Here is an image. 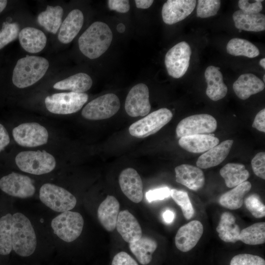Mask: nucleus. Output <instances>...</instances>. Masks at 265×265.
Masks as SVG:
<instances>
[{"mask_svg":"<svg viewBox=\"0 0 265 265\" xmlns=\"http://www.w3.org/2000/svg\"><path fill=\"white\" fill-rule=\"evenodd\" d=\"M49 67L46 58L26 55L17 61L13 71L12 82L19 88L29 87L41 79Z\"/></svg>","mask_w":265,"mask_h":265,"instance_id":"2","label":"nucleus"},{"mask_svg":"<svg viewBox=\"0 0 265 265\" xmlns=\"http://www.w3.org/2000/svg\"><path fill=\"white\" fill-rule=\"evenodd\" d=\"M251 188V184L245 181L222 194L219 199V203L227 209H238L242 206L243 198Z\"/></svg>","mask_w":265,"mask_h":265,"instance_id":"31","label":"nucleus"},{"mask_svg":"<svg viewBox=\"0 0 265 265\" xmlns=\"http://www.w3.org/2000/svg\"><path fill=\"white\" fill-rule=\"evenodd\" d=\"M263 0H240L238 5L240 10L251 13H259L263 9Z\"/></svg>","mask_w":265,"mask_h":265,"instance_id":"44","label":"nucleus"},{"mask_svg":"<svg viewBox=\"0 0 265 265\" xmlns=\"http://www.w3.org/2000/svg\"><path fill=\"white\" fill-rule=\"evenodd\" d=\"M119 209L118 201L111 195H107L99 205L97 211L98 218L101 225L107 231H113L115 229Z\"/></svg>","mask_w":265,"mask_h":265,"instance_id":"21","label":"nucleus"},{"mask_svg":"<svg viewBox=\"0 0 265 265\" xmlns=\"http://www.w3.org/2000/svg\"><path fill=\"white\" fill-rule=\"evenodd\" d=\"M172 117L173 114L169 109L160 108L132 124L129 128V132L135 137H146L158 132Z\"/></svg>","mask_w":265,"mask_h":265,"instance_id":"8","label":"nucleus"},{"mask_svg":"<svg viewBox=\"0 0 265 265\" xmlns=\"http://www.w3.org/2000/svg\"><path fill=\"white\" fill-rule=\"evenodd\" d=\"M10 142V138L4 127L0 124V152L2 151Z\"/></svg>","mask_w":265,"mask_h":265,"instance_id":"48","label":"nucleus"},{"mask_svg":"<svg viewBox=\"0 0 265 265\" xmlns=\"http://www.w3.org/2000/svg\"><path fill=\"white\" fill-rule=\"evenodd\" d=\"M107 4L110 10L119 13H127L130 9L129 1L127 0H109Z\"/></svg>","mask_w":265,"mask_h":265,"instance_id":"46","label":"nucleus"},{"mask_svg":"<svg viewBox=\"0 0 265 265\" xmlns=\"http://www.w3.org/2000/svg\"><path fill=\"white\" fill-rule=\"evenodd\" d=\"M7 3V1L5 0H0V13H1L5 8Z\"/></svg>","mask_w":265,"mask_h":265,"instance_id":"52","label":"nucleus"},{"mask_svg":"<svg viewBox=\"0 0 265 265\" xmlns=\"http://www.w3.org/2000/svg\"><path fill=\"white\" fill-rule=\"evenodd\" d=\"M238 31H239V32H241V30H239Z\"/></svg>","mask_w":265,"mask_h":265,"instance_id":"55","label":"nucleus"},{"mask_svg":"<svg viewBox=\"0 0 265 265\" xmlns=\"http://www.w3.org/2000/svg\"><path fill=\"white\" fill-rule=\"evenodd\" d=\"M233 143V140H226L209 149L199 157L197 166L207 169L219 164L228 155Z\"/></svg>","mask_w":265,"mask_h":265,"instance_id":"22","label":"nucleus"},{"mask_svg":"<svg viewBox=\"0 0 265 265\" xmlns=\"http://www.w3.org/2000/svg\"><path fill=\"white\" fill-rule=\"evenodd\" d=\"M263 80H264V82H265V75L263 76Z\"/></svg>","mask_w":265,"mask_h":265,"instance_id":"54","label":"nucleus"},{"mask_svg":"<svg viewBox=\"0 0 265 265\" xmlns=\"http://www.w3.org/2000/svg\"><path fill=\"white\" fill-rule=\"evenodd\" d=\"M41 202L52 210L64 212L73 209L77 204L76 197L63 187L46 183L39 190Z\"/></svg>","mask_w":265,"mask_h":265,"instance_id":"6","label":"nucleus"},{"mask_svg":"<svg viewBox=\"0 0 265 265\" xmlns=\"http://www.w3.org/2000/svg\"><path fill=\"white\" fill-rule=\"evenodd\" d=\"M117 30L119 33H123L125 30V26L122 23H120L117 26Z\"/></svg>","mask_w":265,"mask_h":265,"instance_id":"51","label":"nucleus"},{"mask_svg":"<svg viewBox=\"0 0 265 265\" xmlns=\"http://www.w3.org/2000/svg\"><path fill=\"white\" fill-rule=\"evenodd\" d=\"M174 213L170 210L165 211L162 215L164 221L167 223H170L173 222L174 218Z\"/></svg>","mask_w":265,"mask_h":265,"instance_id":"50","label":"nucleus"},{"mask_svg":"<svg viewBox=\"0 0 265 265\" xmlns=\"http://www.w3.org/2000/svg\"><path fill=\"white\" fill-rule=\"evenodd\" d=\"M15 141L20 146L36 147L48 142L49 133L47 129L39 123H26L19 125L12 131Z\"/></svg>","mask_w":265,"mask_h":265,"instance_id":"12","label":"nucleus"},{"mask_svg":"<svg viewBox=\"0 0 265 265\" xmlns=\"http://www.w3.org/2000/svg\"><path fill=\"white\" fill-rule=\"evenodd\" d=\"M260 65L263 68H265V58H263L260 61Z\"/></svg>","mask_w":265,"mask_h":265,"instance_id":"53","label":"nucleus"},{"mask_svg":"<svg viewBox=\"0 0 265 265\" xmlns=\"http://www.w3.org/2000/svg\"><path fill=\"white\" fill-rule=\"evenodd\" d=\"M120 107L118 97L114 94L107 93L88 103L81 111L82 116L89 120H103L115 115Z\"/></svg>","mask_w":265,"mask_h":265,"instance_id":"9","label":"nucleus"},{"mask_svg":"<svg viewBox=\"0 0 265 265\" xmlns=\"http://www.w3.org/2000/svg\"><path fill=\"white\" fill-rule=\"evenodd\" d=\"M170 196L181 207L185 218L187 220L190 219L193 216L194 211L187 193L172 189L170 190Z\"/></svg>","mask_w":265,"mask_h":265,"instance_id":"37","label":"nucleus"},{"mask_svg":"<svg viewBox=\"0 0 265 265\" xmlns=\"http://www.w3.org/2000/svg\"><path fill=\"white\" fill-rule=\"evenodd\" d=\"M63 9L59 5H48L37 16V22L47 31L55 34L62 24Z\"/></svg>","mask_w":265,"mask_h":265,"instance_id":"32","label":"nucleus"},{"mask_svg":"<svg viewBox=\"0 0 265 265\" xmlns=\"http://www.w3.org/2000/svg\"><path fill=\"white\" fill-rule=\"evenodd\" d=\"M112 37V32L107 24L95 22L80 37L78 40L80 50L91 59L98 58L108 49Z\"/></svg>","mask_w":265,"mask_h":265,"instance_id":"1","label":"nucleus"},{"mask_svg":"<svg viewBox=\"0 0 265 265\" xmlns=\"http://www.w3.org/2000/svg\"><path fill=\"white\" fill-rule=\"evenodd\" d=\"M12 215L7 213L0 218V254L7 255L12 248Z\"/></svg>","mask_w":265,"mask_h":265,"instance_id":"36","label":"nucleus"},{"mask_svg":"<svg viewBox=\"0 0 265 265\" xmlns=\"http://www.w3.org/2000/svg\"><path fill=\"white\" fill-rule=\"evenodd\" d=\"M214 134H196L180 138L179 145L186 151L194 153L206 152L219 144Z\"/></svg>","mask_w":265,"mask_h":265,"instance_id":"26","label":"nucleus"},{"mask_svg":"<svg viewBox=\"0 0 265 265\" xmlns=\"http://www.w3.org/2000/svg\"><path fill=\"white\" fill-rule=\"evenodd\" d=\"M196 14L198 17L208 18L216 15L220 7V1L218 0H199Z\"/></svg>","mask_w":265,"mask_h":265,"instance_id":"39","label":"nucleus"},{"mask_svg":"<svg viewBox=\"0 0 265 265\" xmlns=\"http://www.w3.org/2000/svg\"><path fill=\"white\" fill-rule=\"evenodd\" d=\"M251 166L254 174L258 177L265 179V153L257 154L251 160Z\"/></svg>","mask_w":265,"mask_h":265,"instance_id":"42","label":"nucleus"},{"mask_svg":"<svg viewBox=\"0 0 265 265\" xmlns=\"http://www.w3.org/2000/svg\"><path fill=\"white\" fill-rule=\"evenodd\" d=\"M92 83V80L88 75L84 73H79L56 82L53 87L58 90L83 93L91 88Z\"/></svg>","mask_w":265,"mask_h":265,"instance_id":"29","label":"nucleus"},{"mask_svg":"<svg viewBox=\"0 0 265 265\" xmlns=\"http://www.w3.org/2000/svg\"><path fill=\"white\" fill-rule=\"evenodd\" d=\"M84 224L82 215L76 212H62L52 221L53 233L67 242L76 240L81 234Z\"/></svg>","mask_w":265,"mask_h":265,"instance_id":"7","label":"nucleus"},{"mask_svg":"<svg viewBox=\"0 0 265 265\" xmlns=\"http://www.w3.org/2000/svg\"><path fill=\"white\" fill-rule=\"evenodd\" d=\"M134 1L136 7L141 9L148 8L154 2L152 0H135Z\"/></svg>","mask_w":265,"mask_h":265,"instance_id":"49","label":"nucleus"},{"mask_svg":"<svg viewBox=\"0 0 265 265\" xmlns=\"http://www.w3.org/2000/svg\"><path fill=\"white\" fill-rule=\"evenodd\" d=\"M220 68L210 66L205 72V78L207 83L206 94L212 101H216L223 98L228 91V88L223 82V77Z\"/></svg>","mask_w":265,"mask_h":265,"instance_id":"24","label":"nucleus"},{"mask_svg":"<svg viewBox=\"0 0 265 265\" xmlns=\"http://www.w3.org/2000/svg\"><path fill=\"white\" fill-rule=\"evenodd\" d=\"M119 183L123 193L131 201L140 202L143 198V183L137 172L132 168L123 170L119 177Z\"/></svg>","mask_w":265,"mask_h":265,"instance_id":"17","label":"nucleus"},{"mask_svg":"<svg viewBox=\"0 0 265 265\" xmlns=\"http://www.w3.org/2000/svg\"><path fill=\"white\" fill-rule=\"evenodd\" d=\"M203 231V226L198 220H192L181 226L175 238L176 247L182 252L190 251L197 244Z\"/></svg>","mask_w":265,"mask_h":265,"instance_id":"15","label":"nucleus"},{"mask_svg":"<svg viewBox=\"0 0 265 265\" xmlns=\"http://www.w3.org/2000/svg\"><path fill=\"white\" fill-rule=\"evenodd\" d=\"M0 189L9 195L26 198L32 196L35 187L29 177L12 172L0 179Z\"/></svg>","mask_w":265,"mask_h":265,"instance_id":"13","label":"nucleus"},{"mask_svg":"<svg viewBox=\"0 0 265 265\" xmlns=\"http://www.w3.org/2000/svg\"><path fill=\"white\" fill-rule=\"evenodd\" d=\"M195 0H168L162 8L163 22L167 25H173L186 19L194 9Z\"/></svg>","mask_w":265,"mask_h":265,"instance_id":"16","label":"nucleus"},{"mask_svg":"<svg viewBox=\"0 0 265 265\" xmlns=\"http://www.w3.org/2000/svg\"><path fill=\"white\" fill-rule=\"evenodd\" d=\"M116 228L123 239L129 243L142 237V230L138 222L128 210L119 212Z\"/></svg>","mask_w":265,"mask_h":265,"instance_id":"19","label":"nucleus"},{"mask_svg":"<svg viewBox=\"0 0 265 265\" xmlns=\"http://www.w3.org/2000/svg\"><path fill=\"white\" fill-rule=\"evenodd\" d=\"M12 248L22 257H28L35 250L37 240L34 229L29 219L23 213L12 215Z\"/></svg>","mask_w":265,"mask_h":265,"instance_id":"3","label":"nucleus"},{"mask_svg":"<svg viewBox=\"0 0 265 265\" xmlns=\"http://www.w3.org/2000/svg\"><path fill=\"white\" fill-rule=\"evenodd\" d=\"M149 89L144 83H138L130 90L125 104L127 113L132 117L144 116L151 110Z\"/></svg>","mask_w":265,"mask_h":265,"instance_id":"14","label":"nucleus"},{"mask_svg":"<svg viewBox=\"0 0 265 265\" xmlns=\"http://www.w3.org/2000/svg\"><path fill=\"white\" fill-rule=\"evenodd\" d=\"M20 32V26L17 23L4 22L0 30V49L15 40Z\"/></svg>","mask_w":265,"mask_h":265,"instance_id":"38","label":"nucleus"},{"mask_svg":"<svg viewBox=\"0 0 265 265\" xmlns=\"http://www.w3.org/2000/svg\"><path fill=\"white\" fill-rule=\"evenodd\" d=\"M217 128V122L208 114H195L182 120L178 124L176 132L178 137L196 134H209Z\"/></svg>","mask_w":265,"mask_h":265,"instance_id":"10","label":"nucleus"},{"mask_svg":"<svg viewBox=\"0 0 265 265\" xmlns=\"http://www.w3.org/2000/svg\"><path fill=\"white\" fill-rule=\"evenodd\" d=\"M226 49L228 53L235 56L253 58L260 54V51L255 45L248 40L239 38L230 40L227 45Z\"/></svg>","mask_w":265,"mask_h":265,"instance_id":"34","label":"nucleus"},{"mask_svg":"<svg viewBox=\"0 0 265 265\" xmlns=\"http://www.w3.org/2000/svg\"><path fill=\"white\" fill-rule=\"evenodd\" d=\"M15 162L21 170L37 175L51 172L56 165L53 155L40 150L21 152L16 156Z\"/></svg>","mask_w":265,"mask_h":265,"instance_id":"4","label":"nucleus"},{"mask_svg":"<svg viewBox=\"0 0 265 265\" xmlns=\"http://www.w3.org/2000/svg\"><path fill=\"white\" fill-rule=\"evenodd\" d=\"M216 230L220 238L226 242L235 243L238 240L240 229L236 223V218L229 212H223Z\"/></svg>","mask_w":265,"mask_h":265,"instance_id":"28","label":"nucleus"},{"mask_svg":"<svg viewBox=\"0 0 265 265\" xmlns=\"http://www.w3.org/2000/svg\"><path fill=\"white\" fill-rule=\"evenodd\" d=\"M19 40L21 47L26 52L36 53L42 51L47 43V37L41 30L27 26L20 31Z\"/></svg>","mask_w":265,"mask_h":265,"instance_id":"23","label":"nucleus"},{"mask_svg":"<svg viewBox=\"0 0 265 265\" xmlns=\"http://www.w3.org/2000/svg\"><path fill=\"white\" fill-rule=\"evenodd\" d=\"M224 179L226 186L234 187L248 179L249 173L242 164L229 163L224 166L219 171Z\"/></svg>","mask_w":265,"mask_h":265,"instance_id":"33","label":"nucleus"},{"mask_svg":"<svg viewBox=\"0 0 265 265\" xmlns=\"http://www.w3.org/2000/svg\"><path fill=\"white\" fill-rule=\"evenodd\" d=\"M265 83L254 74L246 73L240 75L233 85L237 96L241 100H246L265 88Z\"/></svg>","mask_w":265,"mask_h":265,"instance_id":"25","label":"nucleus"},{"mask_svg":"<svg viewBox=\"0 0 265 265\" xmlns=\"http://www.w3.org/2000/svg\"><path fill=\"white\" fill-rule=\"evenodd\" d=\"M230 265H265V261L257 255L240 254L232 258Z\"/></svg>","mask_w":265,"mask_h":265,"instance_id":"41","label":"nucleus"},{"mask_svg":"<svg viewBox=\"0 0 265 265\" xmlns=\"http://www.w3.org/2000/svg\"><path fill=\"white\" fill-rule=\"evenodd\" d=\"M176 181L187 188L198 190L205 184V176L203 171L198 167L183 164L175 168Z\"/></svg>","mask_w":265,"mask_h":265,"instance_id":"18","label":"nucleus"},{"mask_svg":"<svg viewBox=\"0 0 265 265\" xmlns=\"http://www.w3.org/2000/svg\"><path fill=\"white\" fill-rule=\"evenodd\" d=\"M238 240L248 245H258L265 242V223L258 222L240 231Z\"/></svg>","mask_w":265,"mask_h":265,"instance_id":"35","label":"nucleus"},{"mask_svg":"<svg viewBox=\"0 0 265 265\" xmlns=\"http://www.w3.org/2000/svg\"><path fill=\"white\" fill-rule=\"evenodd\" d=\"M88 99V95L84 93H58L46 97L45 104L48 110L51 113L69 114L80 110Z\"/></svg>","mask_w":265,"mask_h":265,"instance_id":"5","label":"nucleus"},{"mask_svg":"<svg viewBox=\"0 0 265 265\" xmlns=\"http://www.w3.org/2000/svg\"><path fill=\"white\" fill-rule=\"evenodd\" d=\"M157 246V242L148 237H141L139 239L129 243V248L132 253L143 265L150 263L152 254L156 250Z\"/></svg>","mask_w":265,"mask_h":265,"instance_id":"30","label":"nucleus"},{"mask_svg":"<svg viewBox=\"0 0 265 265\" xmlns=\"http://www.w3.org/2000/svg\"><path fill=\"white\" fill-rule=\"evenodd\" d=\"M111 265H138L127 253L121 251L116 254L113 258Z\"/></svg>","mask_w":265,"mask_h":265,"instance_id":"45","label":"nucleus"},{"mask_svg":"<svg viewBox=\"0 0 265 265\" xmlns=\"http://www.w3.org/2000/svg\"><path fill=\"white\" fill-rule=\"evenodd\" d=\"M236 28L239 30L259 32L265 29V16L259 13H251L238 10L233 15Z\"/></svg>","mask_w":265,"mask_h":265,"instance_id":"27","label":"nucleus"},{"mask_svg":"<svg viewBox=\"0 0 265 265\" xmlns=\"http://www.w3.org/2000/svg\"><path fill=\"white\" fill-rule=\"evenodd\" d=\"M246 209L252 215L257 218H260L265 216V206L262 203L259 195L252 194L245 200Z\"/></svg>","mask_w":265,"mask_h":265,"instance_id":"40","label":"nucleus"},{"mask_svg":"<svg viewBox=\"0 0 265 265\" xmlns=\"http://www.w3.org/2000/svg\"><path fill=\"white\" fill-rule=\"evenodd\" d=\"M171 189L168 187H162L148 191L145 194L147 200L152 202L161 200L170 196Z\"/></svg>","mask_w":265,"mask_h":265,"instance_id":"43","label":"nucleus"},{"mask_svg":"<svg viewBox=\"0 0 265 265\" xmlns=\"http://www.w3.org/2000/svg\"><path fill=\"white\" fill-rule=\"evenodd\" d=\"M265 109L260 111L256 115L252 127L262 132H265Z\"/></svg>","mask_w":265,"mask_h":265,"instance_id":"47","label":"nucleus"},{"mask_svg":"<svg viewBox=\"0 0 265 265\" xmlns=\"http://www.w3.org/2000/svg\"><path fill=\"white\" fill-rule=\"evenodd\" d=\"M83 21V15L80 10L71 11L59 28L58 39L60 42L65 44L70 43L80 32Z\"/></svg>","mask_w":265,"mask_h":265,"instance_id":"20","label":"nucleus"},{"mask_svg":"<svg viewBox=\"0 0 265 265\" xmlns=\"http://www.w3.org/2000/svg\"><path fill=\"white\" fill-rule=\"evenodd\" d=\"M191 51L188 44L181 42L166 53L165 56V65L169 75L178 79L186 73L189 64Z\"/></svg>","mask_w":265,"mask_h":265,"instance_id":"11","label":"nucleus"}]
</instances>
